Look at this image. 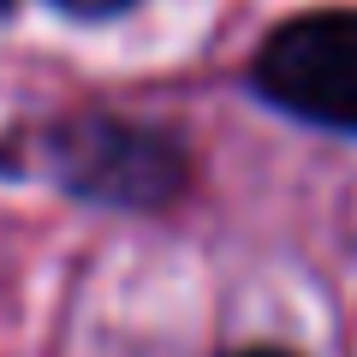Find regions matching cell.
Wrapping results in <instances>:
<instances>
[{
  "label": "cell",
  "instance_id": "cell-1",
  "mask_svg": "<svg viewBox=\"0 0 357 357\" xmlns=\"http://www.w3.org/2000/svg\"><path fill=\"white\" fill-rule=\"evenodd\" d=\"M42 155H48V173L84 203L161 208L185 191L178 137L161 126H143V119H114V114L66 119L48 131Z\"/></svg>",
  "mask_w": 357,
  "mask_h": 357
},
{
  "label": "cell",
  "instance_id": "cell-2",
  "mask_svg": "<svg viewBox=\"0 0 357 357\" xmlns=\"http://www.w3.org/2000/svg\"><path fill=\"white\" fill-rule=\"evenodd\" d=\"M262 102L304 126L357 131V6L286 18L250 66Z\"/></svg>",
  "mask_w": 357,
  "mask_h": 357
},
{
  "label": "cell",
  "instance_id": "cell-3",
  "mask_svg": "<svg viewBox=\"0 0 357 357\" xmlns=\"http://www.w3.org/2000/svg\"><path fill=\"white\" fill-rule=\"evenodd\" d=\"M48 6H60L72 18H107V13H126L131 0H48Z\"/></svg>",
  "mask_w": 357,
  "mask_h": 357
},
{
  "label": "cell",
  "instance_id": "cell-4",
  "mask_svg": "<svg viewBox=\"0 0 357 357\" xmlns=\"http://www.w3.org/2000/svg\"><path fill=\"white\" fill-rule=\"evenodd\" d=\"M238 357H292V351H268V345H250V351H238Z\"/></svg>",
  "mask_w": 357,
  "mask_h": 357
}]
</instances>
